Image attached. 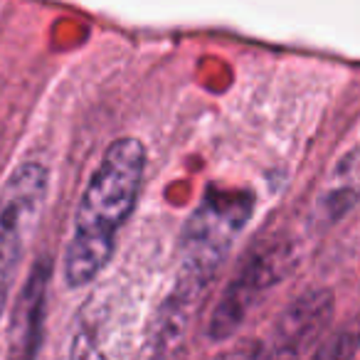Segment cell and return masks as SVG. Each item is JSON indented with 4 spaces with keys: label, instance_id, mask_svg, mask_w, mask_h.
<instances>
[{
    "label": "cell",
    "instance_id": "6da1fadb",
    "mask_svg": "<svg viewBox=\"0 0 360 360\" xmlns=\"http://www.w3.org/2000/svg\"><path fill=\"white\" fill-rule=\"evenodd\" d=\"M146 173V148L134 136H121L104 150L91 173L65 247L62 276L70 289L91 284L114 255L116 237L136 210Z\"/></svg>",
    "mask_w": 360,
    "mask_h": 360
},
{
    "label": "cell",
    "instance_id": "7a4b0ae2",
    "mask_svg": "<svg viewBox=\"0 0 360 360\" xmlns=\"http://www.w3.org/2000/svg\"><path fill=\"white\" fill-rule=\"evenodd\" d=\"M255 193L247 188L210 186L180 232V279L210 286L237 237L250 225Z\"/></svg>",
    "mask_w": 360,
    "mask_h": 360
},
{
    "label": "cell",
    "instance_id": "3957f363",
    "mask_svg": "<svg viewBox=\"0 0 360 360\" xmlns=\"http://www.w3.org/2000/svg\"><path fill=\"white\" fill-rule=\"evenodd\" d=\"M299 259V245L291 237L279 235L257 245L235 271L220 301L212 309L210 321H207L210 340L220 343V340L232 338L250 319L252 311L259 306V301L284 279H289Z\"/></svg>",
    "mask_w": 360,
    "mask_h": 360
},
{
    "label": "cell",
    "instance_id": "277c9868",
    "mask_svg": "<svg viewBox=\"0 0 360 360\" xmlns=\"http://www.w3.org/2000/svg\"><path fill=\"white\" fill-rule=\"evenodd\" d=\"M50 173L40 160L20 163L0 188V316L15 286L20 262L40 222Z\"/></svg>",
    "mask_w": 360,
    "mask_h": 360
},
{
    "label": "cell",
    "instance_id": "5b68a950",
    "mask_svg": "<svg viewBox=\"0 0 360 360\" xmlns=\"http://www.w3.org/2000/svg\"><path fill=\"white\" fill-rule=\"evenodd\" d=\"M335 301L328 289H309L296 296L276 319L259 360H304L328 333Z\"/></svg>",
    "mask_w": 360,
    "mask_h": 360
},
{
    "label": "cell",
    "instance_id": "8992f818",
    "mask_svg": "<svg viewBox=\"0 0 360 360\" xmlns=\"http://www.w3.org/2000/svg\"><path fill=\"white\" fill-rule=\"evenodd\" d=\"M205 286L193 284L188 279L175 276L173 289L168 291L160 306L155 309L153 321L146 340V360H175L183 348L188 326L200 304Z\"/></svg>",
    "mask_w": 360,
    "mask_h": 360
},
{
    "label": "cell",
    "instance_id": "52a82bcc",
    "mask_svg": "<svg viewBox=\"0 0 360 360\" xmlns=\"http://www.w3.org/2000/svg\"><path fill=\"white\" fill-rule=\"evenodd\" d=\"M52 264L50 259H37L27 274L25 284L13 306L11 326H8V355L11 360H35L42 343L45 326L47 286H50Z\"/></svg>",
    "mask_w": 360,
    "mask_h": 360
},
{
    "label": "cell",
    "instance_id": "ba28073f",
    "mask_svg": "<svg viewBox=\"0 0 360 360\" xmlns=\"http://www.w3.org/2000/svg\"><path fill=\"white\" fill-rule=\"evenodd\" d=\"M360 202V146L350 148L333 163L316 193L311 220L319 230L340 222Z\"/></svg>",
    "mask_w": 360,
    "mask_h": 360
},
{
    "label": "cell",
    "instance_id": "9c48e42d",
    "mask_svg": "<svg viewBox=\"0 0 360 360\" xmlns=\"http://www.w3.org/2000/svg\"><path fill=\"white\" fill-rule=\"evenodd\" d=\"M106 316L96 314L94 306H84L72 338L70 360H111Z\"/></svg>",
    "mask_w": 360,
    "mask_h": 360
},
{
    "label": "cell",
    "instance_id": "30bf717a",
    "mask_svg": "<svg viewBox=\"0 0 360 360\" xmlns=\"http://www.w3.org/2000/svg\"><path fill=\"white\" fill-rule=\"evenodd\" d=\"M360 353V314L345 326L328 333L321 345L309 355V360H355Z\"/></svg>",
    "mask_w": 360,
    "mask_h": 360
}]
</instances>
